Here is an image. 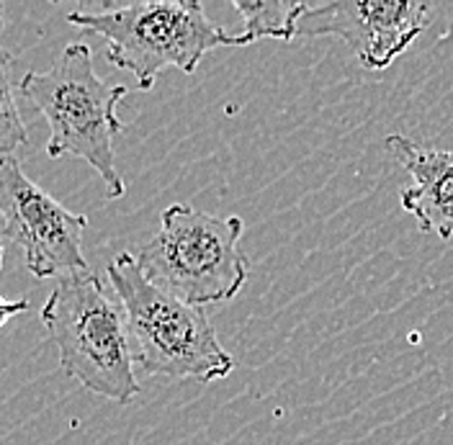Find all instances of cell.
I'll list each match as a JSON object with an SVG mask.
<instances>
[{"label": "cell", "mask_w": 453, "mask_h": 445, "mask_svg": "<svg viewBox=\"0 0 453 445\" xmlns=\"http://www.w3.org/2000/svg\"><path fill=\"white\" fill-rule=\"evenodd\" d=\"M67 21L106 42L113 67L134 75L140 90H152L165 67L186 75L217 47H242L240 34H226L196 0L127 3L104 11H73Z\"/></svg>", "instance_id": "cell-4"}, {"label": "cell", "mask_w": 453, "mask_h": 445, "mask_svg": "<svg viewBox=\"0 0 453 445\" xmlns=\"http://www.w3.org/2000/svg\"><path fill=\"white\" fill-rule=\"evenodd\" d=\"M430 24L423 0H338L310 5L299 19L296 36H338L366 70H387Z\"/></svg>", "instance_id": "cell-7"}, {"label": "cell", "mask_w": 453, "mask_h": 445, "mask_svg": "<svg viewBox=\"0 0 453 445\" xmlns=\"http://www.w3.org/2000/svg\"><path fill=\"white\" fill-rule=\"evenodd\" d=\"M0 57H3L0 62V150H3V157H13V152L28 142V132L21 119V109L16 104L13 83L8 78L11 55L3 52Z\"/></svg>", "instance_id": "cell-10"}, {"label": "cell", "mask_w": 453, "mask_h": 445, "mask_svg": "<svg viewBox=\"0 0 453 445\" xmlns=\"http://www.w3.org/2000/svg\"><path fill=\"white\" fill-rule=\"evenodd\" d=\"M127 93V85L96 75L93 52L85 42L67 44L52 70L27 73L19 83V96L50 124L47 155L55 160L81 157L101 175L109 198L127 194L113 150L116 134L124 132L116 106Z\"/></svg>", "instance_id": "cell-1"}, {"label": "cell", "mask_w": 453, "mask_h": 445, "mask_svg": "<svg viewBox=\"0 0 453 445\" xmlns=\"http://www.w3.org/2000/svg\"><path fill=\"white\" fill-rule=\"evenodd\" d=\"M242 234L240 217L170 203L160 229L137 252V263L144 279L186 304H222L234 299L250 276V257L240 250Z\"/></svg>", "instance_id": "cell-5"}, {"label": "cell", "mask_w": 453, "mask_h": 445, "mask_svg": "<svg viewBox=\"0 0 453 445\" xmlns=\"http://www.w3.org/2000/svg\"><path fill=\"white\" fill-rule=\"evenodd\" d=\"M42 325L57 345L62 371L116 404L140 394L127 311L90 271L57 280L42 306Z\"/></svg>", "instance_id": "cell-3"}, {"label": "cell", "mask_w": 453, "mask_h": 445, "mask_svg": "<svg viewBox=\"0 0 453 445\" xmlns=\"http://www.w3.org/2000/svg\"><path fill=\"white\" fill-rule=\"evenodd\" d=\"M0 211L3 245L24 252L31 276L65 279L88 271L83 255L88 217L65 209L28 178L16 157L0 160Z\"/></svg>", "instance_id": "cell-6"}, {"label": "cell", "mask_w": 453, "mask_h": 445, "mask_svg": "<svg viewBox=\"0 0 453 445\" xmlns=\"http://www.w3.org/2000/svg\"><path fill=\"white\" fill-rule=\"evenodd\" d=\"M232 8L242 16L245 28L240 31L242 47L257 39H296L299 19L307 13L310 3H291V0H232Z\"/></svg>", "instance_id": "cell-9"}, {"label": "cell", "mask_w": 453, "mask_h": 445, "mask_svg": "<svg viewBox=\"0 0 453 445\" xmlns=\"http://www.w3.org/2000/svg\"><path fill=\"white\" fill-rule=\"evenodd\" d=\"M387 150L412 175V186L399 194V203L423 232L441 240L453 237V150L425 147L410 137L389 134Z\"/></svg>", "instance_id": "cell-8"}, {"label": "cell", "mask_w": 453, "mask_h": 445, "mask_svg": "<svg viewBox=\"0 0 453 445\" xmlns=\"http://www.w3.org/2000/svg\"><path fill=\"white\" fill-rule=\"evenodd\" d=\"M109 280L127 311L134 365L147 376L219 381L234 368L201 306H191L144 279L137 255L119 252Z\"/></svg>", "instance_id": "cell-2"}, {"label": "cell", "mask_w": 453, "mask_h": 445, "mask_svg": "<svg viewBox=\"0 0 453 445\" xmlns=\"http://www.w3.org/2000/svg\"><path fill=\"white\" fill-rule=\"evenodd\" d=\"M27 309H28L27 299H19V302H3V304H0V325H8V319H11V317L24 314Z\"/></svg>", "instance_id": "cell-11"}]
</instances>
